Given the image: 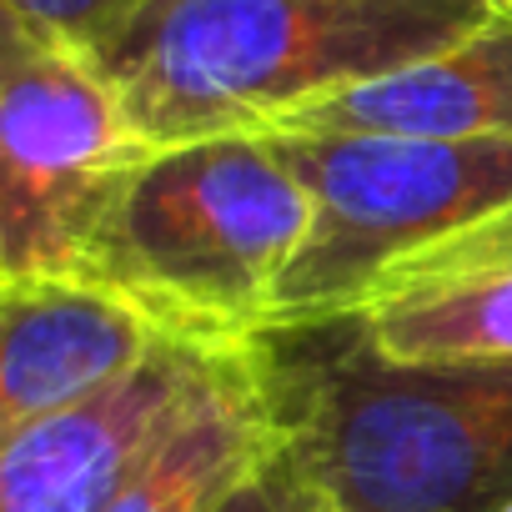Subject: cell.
<instances>
[{
	"label": "cell",
	"mask_w": 512,
	"mask_h": 512,
	"mask_svg": "<svg viewBox=\"0 0 512 512\" xmlns=\"http://www.w3.org/2000/svg\"><path fill=\"white\" fill-rule=\"evenodd\" d=\"M146 151L91 51L0 16V282L76 272Z\"/></svg>",
	"instance_id": "5b68a950"
},
{
	"label": "cell",
	"mask_w": 512,
	"mask_h": 512,
	"mask_svg": "<svg viewBox=\"0 0 512 512\" xmlns=\"http://www.w3.org/2000/svg\"><path fill=\"white\" fill-rule=\"evenodd\" d=\"M282 452L337 512H502L512 357H387L357 317L256 337Z\"/></svg>",
	"instance_id": "6da1fadb"
},
{
	"label": "cell",
	"mask_w": 512,
	"mask_h": 512,
	"mask_svg": "<svg viewBox=\"0 0 512 512\" xmlns=\"http://www.w3.org/2000/svg\"><path fill=\"white\" fill-rule=\"evenodd\" d=\"M312 196L307 236L282 272L272 327L352 317L412 251L512 201V141L377 131H267Z\"/></svg>",
	"instance_id": "277c9868"
},
{
	"label": "cell",
	"mask_w": 512,
	"mask_h": 512,
	"mask_svg": "<svg viewBox=\"0 0 512 512\" xmlns=\"http://www.w3.org/2000/svg\"><path fill=\"white\" fill-rule=\"evenodd\" d=\"M267 131H377L432 141H512V16L492 11L462 41L322 96Z\"/></svg>",
	"instance_id": "9c48e42d"
},
{
	"label": "cell",
	"mask_w": 512,
	"mask_h": 512,
	"mask_svg": "<svg viewBox=\"0 0 512 512\" xmlns=\"http://www.w3.org/2000/svg\"><path fill=\"white\" fill-rule=\"evenodd\" d=\"M352 317L387 357H512V201L412 251Z\"/></svg>",
	"instance_id": "ba28073f"
},
{
	"label": "cell",
	"mask_w": 512,
	"mask_h": 512,
	"mask_svg": "<svg viewBox=\"0 0 512 512\" xmlns=\"http://www.w3.org/2000/svg\"><path fill=\"white\" fill-rule=\"evenodd\" d=\"M492 16V0H146L91 61L146 146L272 121L412 66Z\"/></svg>",
	"instance_id": "7a4b0ae2"
},
{
	"label": "cell",
	"mask_w": 512,
	"mask_h": 512,
	"mask_svg": "<svg viewBox=\"0 0 512 512\" xmlns=\"http://www.w3.org/2000/svg\"><path fill=\"white\" fill-rule=\"evenodd\" d=\"M502 512H512V502H507V507H502Z\"/></svg>",
	"instance_id": "9a60e30c"
},
{
	"label": "cell",
	"mask_w": 512,
	"mask_h": 512,
	"mask_svg": "<svg viewBox=\"0 0 512 512\" xmlns=\"http://www.w3.org/2000/svg\"><path fill=\"white\" fill-rule=\"evenodd\" d=\"M277 447V412L256 342L221 347L211 377L106 512H216Z\"/></svg>",
	"instance_id": "30bf717a"
},
{
	"label": "cell",
	"mask_w": 512,
	"mask_h": 512,
	"mask_svg": "<svg viewBox=\"0 0 512 512\" xmlns=\"http://www.w3.org/2000/svg\"><path fill=\"white\" fill-rule=\"evenodd\" d=\"M161 342L136 302L91 277L0 282V437L86 402Z\"/></svg>",
	"instance_id": "52a82bcc"
},
{
	"label": "cell",
	"mask_w": 512,
	"mask_h": 512,
	"mask_svg": "<svg viewBox=\"0 0 512 512\" xmlns=\"http://www.w3.org/2000/svg\"><path fill=\"white\" fill-rule=\"evenodd\" d=\"M492 11H507L512 16V0H492Z\"/></svg>",
	"instance_id": "4fadbf2b"
},
{
	"label": "cell",
	"mask_w": 512,
	"mask_h": 512,
	"mask_svg": "<svg viewBox=\"0 0 512 512\" xmlns=\"http://www.w3.org/2000/svg\"><path fill=\"white\" fill-rule=\"evenodd\" d=\"M312 196L267 131L151 146L106 201L76 277L181 342H256L307 236Z\"/></svg>",
	"instance_id": "3957f363"
},
{
	"label": "cell",
	"mask_w": 512,
	"mask_h": 512,
	"mask_svg": "<svg viewBox=\"0 0 512 512\" xmlns=\"http://www.w3.org/2000/svg\"><path fill=\"white\" fill-rule=\"evenodd\" d=\"M322 512H337V507H332V502H322Z\"/></svg>",
	"instance_id": "5bb4252c"
},
{
	"label": "cell",
	"mask_w": 512,
	"mask_h": 512,
	"mask_svg": "<svg viewBox=\"0 0 512 512\" xmlns=\"http://www.w3.org/2000/svg\"><path fill=\"white\" fill-rule=\"evenodd\" d=\"M216 512H322V497L292 467V457L282 452V432H277V447L251 467V477Z\"/></svg>",
	"instance_id": "7c38bea8"
},
{
	"label": "cell",
	"mask_w": 512,
	"mask_h": 512,
	"mask_svg": "<svg viewBox=\"0 0 512 512\" xmlns=\"http://www.w3.org/2000/svg\"><path fill=\"white\" fill-rule=\"evenodd\" d=\"M231 342L166 337L131 372L0 437V512H106L171 437Z\"/></svg>",
	"instance_id": "8992f818"
},
{
	"label": "cell",
	"mask_w": 512,
	"mask_h": 512,
	"mask_svg": "<svg viewBox=\"0 0 512 512\" xmlns=\"http://www.w3.org/2000/svg\"><path fill=\"white\" fill-rule=\"evenodd\" d=\"M141 6H146V0H0V16L26 26V31H36V36L96 51Z\"/></svg>",
	"instance_id": "8fae6325"
}]
</instances>
